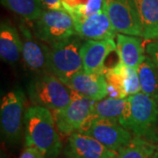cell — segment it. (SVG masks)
<instances>
[{
  "label": "cell",
  "mask_w": 158,
  "mask_h": 158,
  "mask_svg": "<svg viewBox=\"0 0 158 158\" xmlns=\"http://www.w3.org/2000/svg\"><path fill=\"white\" fill-rule=\"evenodd\" d=\"M145 53L152 59L158 70V40L148 42L145 47Z\"/></svg>",
  "instance_id": "cell-25"
},
{
  "label": "cell",
  "mask_w": 158,
  "mask_h": 158,
  "mask_svg": "<svg viewBox=\"0 0 158 158\" xmlns=\"http://www.w3.org/2000/svg\"><path fill=\"white\" fill-rule=\"evenodd\" d=\"M127 95L132 96L141 92V85H140V79L138 76L137 69L134 68L127 67Z\"/></svg>",
  "instance_id": "cell-24"
},
{
  "label": "cell",
  "mask_w": 158,
  "mask_h": 158,
  "mask_svg": "<svg viewBox=\"0 0 158 158\" xmlns=\"http://www.w3.org/2000/svg\"><path fill=\"white\" fill-rule=\"evenodd\" d=\"M116 39V51L119 57V61L123 62L127 67L138 69L146 55V53L144 54L141 37L118 34Z\"/></svg>",
  "instance_id": "cell-16"
},
{
  "label": "cell",
  "mask_w": 158,
  "mask_h": 158,
  "mask_svg": "<svg viewBox=\"0 0 158 158\" xmlns=\"http://www.w3.org/2000/svg\"><path fill=\"white\" fill-rule=\"evenodd\" d=\"M67 148L76 158H115L117 155L96 139L81 133L69 136Z\"/></svg>",
  "instance_id": "cell-14"
},
{
  "label": "cell",
  "mask_w": 158,
  "mask_h": 158,
  "mask_svg": "<svg viewBox=\"0 0 158 158\" xmlns=\"http://www.w3.org/2000/svg\"></svg>",
  "instance_id": "cell-30"
},
{
  "label": "cell",
  "mask_w": 158,
  "mask_h": 158,
  "mask_svg": "<svg viewBox=\"0 0 158 158\" xmlns=\"http://www.w3.org/2000/svg\"><path fill=\"white\" fill-rule=\"evenodd\" d=\"M33 33L47 45L77 35L73 18L64 8L45 9L34 21Z\"/></svg>",
  "instance_id": "cell-5"
},
{
  "label": "cell",
  "mask_w": 158,
  "mask_h": 158,
  "mask_svg": "<svg viewBox=\"0 0 158 158\" xmlns=\"http://www.w3.org/2000/svg\"><path fill=\"white\" fill-rule=\"evenodd\" d=\"M73 90L50 72L35 75L27 86V96L33 106L52 111L66 107L72 99Z\"/></svg>",
  "instance_id": "cell-3"
},
{
  "label": "cell",
  "mask_w": 158,
  "mask_h": 158,
  "mask_svg": "<svg viewBox=\"0 0 158 158\" xmlns=\"http://www.w3.org/2000/svg\"><path fill=\"white\" fill-rule=\"evenodd\" d=\"M77 133L91 136L113 152L118 153L134 138L132 133L117 121L90 114Z\"/></svg>",
  "instance_id": "cell-7"
},
{
  "label": "cell",
  "mask_w": 158,
  "mask_h": 158,
  "mask_svg": "<svg viewBox=\"0 0 158 158\" xmlns=\"http://www.w3.org/2000/svg\"><path fill=\"white\" fill-rule=\"evenodd\" d=\"M104 8L118 34L142 37V26L135 0H105Z\"/></svg>",
  "instance_id": "cell-9"
},
{
  "label": "cell",
  "mask_w": 158,
  "mask_h": 158,
  "mask_svg": "<svg viewBox=\"0 0 158 158\" xmlns=\"http://www.w3.org/2000/svg\"><path fill=\"white\" fill-rule=\"evenodd\" d=\"M83 39L74 35L50 44L48 53V71L64 83L74 74L83 70L81 47Z\"/></svg>",
  "instance_id": "cell-4"
},
{
  "label": "cell",
  "mask_w": 158,
  "mask_h": 158,
  "mask_svg": "<svg viewBox=\"0 0 158 158\" xmlns=\"http://www.w3.org/2000/svg\"><path fill=\"white\" fill-rule=\"evenodd\" d=\"M73 19L77 35L85 40H113L118 34L105 8L96 14Z\"/></svg>",
  "instance_id": "cell-11"
},
{
  "label": "cell",
  "mask_w": 158,
  "mask_h": 158,
  "mask_svg": "<svg viewBox=\"0 0 158 158\" xmlns=\"http://www.w3.org/2000/svg\"><path fill=\"white\" fill-rule=\"evenodd\" d=\"M62 7L72 18H85L96 14L104 8L105 0H61Z\"/></svg>",
  "instance_id": "cell-22"
},
{
  "label": "cell",
  "mask_w": 158,
  "mask_h": 158,
  "mask_svg": "<svg viewBox=\"0 0 158 158\" xmlns=\"http://www.w3.org/2000/svg\"><path fill=\"white\" fill-rule=\"evenodd\" d=\"M57 158H76L73 155L71 154V153L69 151V149L66 148L65 149H63L62 150V154L58 156Z\"/></svg>",
  "instance_id": "cell-28"
},
{
  "label": "cell",
  "mask_w": 158,
  "mask_h": 158,
  "mask_svg": "<svg viewBox=\"0 0 158 158\" xmlns=\"http://www.w3.org/2000/svg\"><path fill=\"white\" fill-rule=\"evenodd\" d=\"M117 50L114 40H87L83 41L81 56L83 69L90 74H105V62L106 57L113 51Z\"/></svg>",
  "instance_id": "cell-12"
},
{
  "label": "cell",
  "mask_w": 158,
  "mask_h": 158,
  "mask_svg": "<svg viewBox=\"0 0 158 158\" xmlns=\"http://www.w3.org/2000/svg\"><path fill=\"white\" fill-rule=\"evenodd\" d=\"M137 72L141 92L153 98L158 103V70L152 59L147 54Z\"/></svg>",
  "instance_id": "cell-20"
},
{
  "label": "cell",
  "mask_w": 158,
  "mask_h": 158,
  "mask_svg": "<svg viewBox=\"0 0 158 158\" xmlns=\"http://www.w3.org/2000/svg\"><path fill=\"white\" fill-rule=\"evenodd\" d=\"M142 26V38L158 40V0H135Z\"/></svg>",
  "instance_id": "cell-17"
},
{
  "label": "cell",
  "mask_w": 158,
  "mask_h": 158,
  "mask_svg": "<svg viewBox=\"0 0 158 158\" xmlns=\"http://www.w3.org/2000/svg\"><path fill=\"white\" fill-rule=\"evenodd\" d=\"M127 107L120 125L140 137L157 143L158 135L156 127L158 122V103L143 92L127 98Z\"/></svg>",
  "instance_id": "cell-2"
},
{
  "label": "cell",
  "mask_w": 158,
  "mask_h": 158,
  "mask_svg": "<svg viewBox=\"0 0 158 158\" xmlns=\"http://www.w3.org/2000/svg\"><path fill=\"white\" fill-rule=\"evenodd\" d=\"M19 32L23 41L22 59L25 67L35 75L48 71L49 46L34 36L27 25H19Z\"/></svg>",
  "instance_id": "cell-10"
},
{
  "label": "cell",
  "mask_w": 158,
  "mask_h": 158,
  "mask_svg": "<svg viewBox=\"0 0 158 158\" xmlns=\"http://www.w3.org/2000/svg\"><path fill=\"white\" fill-rule=\"evenodd\" d=\"M156 143L135 137L129 144L118 151L115 158H153Z\"/></svg>",
  "instance_id": "cell-23"
},
{
  "label": "cell",
  "mask_w": 158,
  "mask_h": 158,
  "mask_svg": "<svg viewBox=\"0 0 158 158\" xmlns=\"http://www.w3.org/2000/svg\"><path fill=\"white\" fill-rule=\"evenodd\" d=\"M94 102L73 90L72 99L68 106L61 110L53 111L58 132L68 137L77 133L90 115Z\"/></svg>",
  "instance_id": "cell-8"
},
{
  "label": "cell",
  "mask_w": 158,
  "mask_h": 158,
  "mask_svg": "<svg viewBox=\"0 0 158 158\" xmlns=\"http://www.w3.org/2000/svg\"><path fill=\"white\" fill-rule=\"evenodd\" d=\"M24 125L27 147L38 148L46 158H57L62 154V141L49 109L32 105L26 110Z\"/></svg>",
  "instance_id": "cell-1"
},
{
  "label": "cell",
  "mask_w": 158,
  "mask_h": 158,
  "mask_svg": "<svg viewBox=\"0 0 158 158\" xmlns=\"http://www.w3.org/2000/svg\"><path fill=\"white\" fill-rule=\"evenodd\" d=\"M1 4L28 22L35 21L45 10L41 0H1Z\"/></svg>",
  "instance_id": "cell-21"
},
{
  "label": "cell",
  "mask_w": 158,
  "mask_h": 158,
  "mask_svg": "<svg viewBox=\"0 0 158 158\" xmlns=\"http://www.w3.org/2000/svg\"><path fill=\"white\" fill-rule=\"evenodd\" d=\"M108 86V96L115 98H127V67L121 61L105 73Z\"/></svg>",
  "instance_id": "cell-19"
},
{
  "label": "cell",
  "mask_w": 158,
  "mask_h": 158,
  "mask_svg": "<svg viewBox=\"0 0 158 158\" xmlns=\"http://www.w3.org/2000/svg\"><path fill=\"white\" fill-rule=\"evenodd\" d=\"M19 158H46L44 154L34 147H27Z\"/></svg>",
  "instance_id": "cell-26"
},
{
  "label": "cell",
  "mask_w": 158,
  "mask_h": 158,
  "mask_svg": "<svg viewBox=\"0 0 158 158\" xmlns=\"http://www.w3.org/2000/svg\"><path fill=\"white\" fill-rule=\"evenodd\" d=\"M45 9H61L63 8L61 0H41Z\"/></svg>",
  "instance_id": "cell-27"
},
{
  "label": "cell",
  "mask_w": 158,
  "mask_h": 158,
  "mask_svg": "<svg viewBox=\"0 0 158 158\" xmlns=\"http://www.w3.org/2000/svg\"><path fill=\"white\" fill-rule=\"evenodd\" d=\"M127 107V100L126 98H105L99 101H95L90 114L99 117L117 121L120 124L124 118L125 113Z\"/></svg>",
  "instance_id": "cell-18"
},
{
  "label": "cell",
  "mask_w": 158,
  "mask_h": 158,
  "mask_svg": "<svg viewBox=\"0 0 158 158\" xmlns=\"http://www.w3.org/2000/svg\"><path fill=\"white\" fill-rule=\"evenodd\" d=\"M22 37L9 20L0 24V57L8 64H15L22 58Z\"/></svg>",
  "instance_id": "cell-15"
},
{
  "label": "cell",
  "mask_w": 158,
  "mask_h": 158,
  "mask_svg": "<svg viewBox=\"0 0 158 158\" xmlns=\"http://www.w3.org/2000/svg\"><path fill=\"white\" fill-rule=\"evenodd\" d=\"M25 94L19 87L6 92L0 103V126L4 139L15 144L21 139L25 121Z\"/></svg>",
  "instance_id": "cell-6"
},
{
  "label": "cell",
  "mask_w": 158,
  "mask_h": 158,
  "mask_svg": "<svg viewBox=\"0 0 158 158\" xmlns=\"http://www.w3.org/2000/svg\"><path fill=\"white\" fill-rule=\"evenodd\" d=\"M63 84L70 90L93 101H99L108 96V86L105 74H90L80 70Z\"/></svg>",
  "instance_id": "cell-13"
},
{
  "label": "cell",
  "mask_w": 158,
  "mask_h": 158,
  "mask_svg": "<svg viewBox=\"0 0 158 158\" xmlns=\"http://www.w3.org/2000/svg\"><path fill=\"white\" fill-rule=\"evenodd\" d=\"M153 158H158V142L155 145V150H154V156Z\"/></svg>",
  "instance_id": "cell-29"
}]
</instances>
